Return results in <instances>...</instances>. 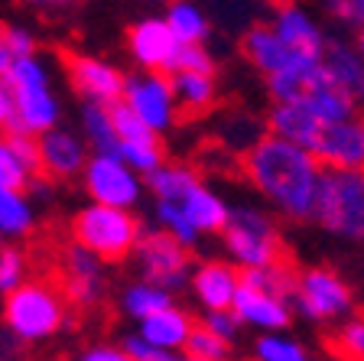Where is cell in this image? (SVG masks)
<instances>
[{
    "instance_id": "cell-48",
    "label": "cell",
    "mask_w": 364,
    "mask_h": 361,
    "mask_svg": "<svg viewBox=\"0 0 364 361\" xmlns=\"http://www.w3.org/2000/svg\"><path fill=\"white\" fill-rule=\"evenodd\" d=\"M179 361H196V358H179Z\"/></svg>"
},
{
    "instance_id": "cell-23",
    "label": "cell",
    "mask_w": 364,
    "mask_h": 361,
    "mask_svg": "<svg viewBox=\"0 0 364 361\" xmlns=\"http://www.w3.org/2000/svg\"><path fill=\"white\" fill-rule=\"evenodd\" d=\"M322 66L341 91H348L355 101H364V59L358 49H351L345 43H332L326 49Z\"/></svg>"
},
{
    "instance_id": "cell-2",
    "label": "cell",
    "mask_w": 364,
    "mask_h": 361,
    "mask_svg": "<svg viewBox=\"0 0 364 361\" xmlns=\"http://www.w3.org/2000/svg\"><path fill=\"white\" fill-rule=\"evenodd\" d=\"M0 88L7 91L10 105H14V117H10L7 134H33L43 137L55 130L59 124V101L49 91V75H46L43 62L33 59H16L10 72L0 78Z\"/></svg>"
},
{
    "instance_id": "cell-7",
    "label": "cell",
    "mask_w": 364,
    "mask_h": 361,
    "mask_svg": "<svg viewBox=\"0 0 364 361\" xmlns=\"http://www.w3.org/2000/svg\"><path fill=\"white\" fill-rule=\"evenodd\" d=\"M293 306L312 323H328L351 313V290L348 283L328 267H309L299 273Z\"/></svg>"
},
{
    "instance_id": "cell-39",
    "label": "cell",
    "mask_w": 364,
    "mask_h": 361,
    "mask_svg": "<svg viewBox=\"0 0 364 361\" xmlns=\"http://www.w3.org/2000/svg\"><path fill=\"white\" fill-rule=\"evenodd\" d=\"M176 72H192V75H215V62L205 53V46H182ZM173 72V75H176Z\"/></svg>"
},
{
    "instance_id": "cell-17",
    "label": "cell",
    "mask_w": 364,
    "mask_h": 361,
    "mask_svg": "<svg viewBox=\"0 0 364 361\" xmlns=\"http://www.w3.org/2000/svg\"><path fill=\"white\" fill-rule=\"evenodd\" d=\"M192 290H196L198 303L208 313H228L235 309V300L241 293V273L231 263L221 261H208L202 267H196L192 273Z\"/></svg>"
},
{
    "instance_id": "cell-40",
    "label": "cell",
    "mask_w": 364,
    "mask_h": 361,
    "mask_svg": "<svg viewBox=\"0 0 364 361\" xmlns=\"http://www.w3.org/2000/svg\"><path fill=\"white\" fill-rule=\"evenodd\" d=\"M124 352H127L134 361H179V355L163 352V348L150 345L144 335H130V339L124 342Z\"/></svg>"
},
{
    "instance_id": "cell-6",
    "label": "cell",
    "mask_w": 364,
    "mask_h": 361,
    "mask_svg": "<svg viewBox=\"0 0 364 361\" xmlns=\"http://www.w3.org/2000/svg\"><path fill=\"white\" fill-rule=\"evenodd\" d=\"M225 244L231 257L241 263V271H260V267H273V263L287 261V248H283V238L277 231V221L267 211L250 209V205L231 209Z\"/></svg>"
},
{
    "instance_id": "cell-8",
    "label": "cell",
    "mask_w": 364,
    "mask_h": 361,
    "mask_svg": "<svg viewBox=\"0 0 364 361\" xmlns=\"http://www.w3.org/2000/svg\"><path fill=\"white\" fill-rule=\"evenodd\" d=\"M85 186H88L95 205H107V209H134L140 202V192H144V182L140 176L124 163L121 157H95L85 166Z\"/></svg>"
},
{
    "instance_id": "cell-22",
    "label": "cell",
    "mask_w": 364,
    "mask_h": 361,
    "mask_svg": "<svg viewBox=\"0 0 364 361\" xmlns=\"http://www.w3.org/2000/svg\"><path fill=\"white\" fill-rule=\"evenodd\" d=\"M196 332L189 313H182L179 306H169L163 313H153L150 319L140 323V335H144L150 345L163 348V352H176V348L189 345V335Z\"/></svg>"
},
{
    "instance_id": "cell-33",
    "label": "cell",
    "mask_w": 364,
    "mask_h": 361,
    "mask_svg": "<svg viewBox=\"0 0 364 361\" xmlns=\"http://www.w3.org/2000/svg\"><path fill=\"white\" fill-rule=\"evenodd\" d=\"M36 176L23 166V159L16 157V150L10 147L7 137H0V186L14 189V192H26L33 186Z\"/></svg>"
},
{
    "instance_id": "cell-25",
    "label": "cell",
    "mask_w": 364,
    "mask_h": 361,
    "mask_svg": "<svg viewBox=\"0 0 364 361\" xmlns=\"http://www.w3.org/2000/svg\"><path fill=\"white\" fill-rule=\"evenodd\" d=\"M176 105L182 114H205L215 101V78L212 75H192V72H176L169 75Z\"/></svg>"
},
{
    "instance_id": "cell-28",
    "label": "cell",
    "mask_w": 364,
    "mask_h": 361,
    "mask_svg": "<svg viewBox=\"0 0 364 361\" xmlns=\"http://www.w3.org/2000/svg\"><path fill=\"white\" fill-rule=\"evenodd\" d=\"M33 231V205L23 192L0 186V234L4 238H23Z\"/></svg>"
},
{
    "instance_id": "cell-19",
    "label": "cell",
    "mask_w": 364,
    "mask_h": 361,
    "mask_svg": "<svg viewBox=\"0 0 364 361\" xmlns=\"http://www.w3.org/2000/svg\"><path fill=\"white\" fill-rule=\"evenodd\" d=\"M39 157H43V176H53V179H68L88 166L85 143L62 127L39 137Z\"/></svg>"
},
{
    "instance_id": "cell-13",
    "label": "cell",
    "mask_w": 364,
    "mask_h": 361,
    "mask_svg": "<svg viewBox=\"0 0 364 361\" xmlns=\"http://www.w3.org/2000/svg\"><path fill=\"white\" fill-rule=\"evenodd\" d=\"M241 49L250 66L260 68L267 78L289 75V72H309V68L322 66V62H316V59L296 56L289 46H283V39L277 36L270 26H250L241 39Z\"/></svg>"
},
{
    "instance_id": "cell-43",
    "label": "cell",
    "mask_w": 364,
    "mask_h": 361,
    "mask_svg": "<svg viewBox=\"0 0 364 361\" xmlns=\"http://www.w3.org/2000/svg\"><path fill=\"white\" fill-rule=\"evenodd\" d=\"M7 49L14 59H33L36 39H33L30 30H23V26H7Z\"/></svg>"
},
{
    "instance_id": "cell-5",
    "label": "cell",
    "mask_w": 364,
    "mask_h": 361,
    "mask_svg": "<svg viewBox=\"0 0 364 361\" xmlns=\"http://www.w3.org/2000/svg\"><path fill=\"white\" fill-rule=\"evenodd\" d=\"M312 221H318L335 238L364 244V169H326Z\"/></svg>"
},
{
    "instance_id": "cell-30",
    "label": "cell",
    "mask_w": 364,
    "mask_h": 361,
    "mask_svg": "<svg viewBox=\"0 0 364 361\" xmlns=\"http://www.w3.org/2000/svg\"><path fill=\"white\" fill-rule=\"evenodd\" d=\"M173 306V300H169V290H163V286L156 283H146V280H140V283L127 286V293H124V309H127V316L134 319H150L153 313H163V309Z\"/></svg>"
},
{
    "instance_id": "cell-3",
    "label": "cell",
    "mask_w": 364,
    "mask_h": 361,
    "mask_svg": "<svg viewBox=\"0 0 364 361\" xmlns=\"http://www.w3.org/2000/svg\"><path fill=\"white\" fill-rule=\"evenodd\" d=\"M72 238L78 248L91 251L98 261H124L127 254H136L144 231L127 209L88 205L72 219Z\"/></svg>"
},
{
    "instance_id": "cell-12",
    "label": "cell",
    "mask_w": 364,
    "mask_h": 361,
    "mask_svg": "<svg viewBox=\"0 0 364 361\" xmlns=\"http://www.w3.org/2000/svg\"><path fill=\"white\" fill-rule=\"evenodd\" d=\"M124 105L144 120L153 134H159V130H166L173 124V114H176L173 85H169L166 75H153V72L134 75V78H127Z\"/></svg>"
},
{
    "instance_id": "cell-14",
    "label": "cell",
    "mask_w": 364,
    "mask_h": 361,
    "mask_svg": "<svg viewBox=\"0 0 364 361\" xmlns=\"http://www.w3.org/2000/svg\"><path fill=\"white\" fill-rule=\"evenodd\" d=\"M59 290L75 306H95L101 300V293H105L101 261L91 251L68 244L59 257Z\"/></svg>"
},
{
    "instance_id": "cell-47",
    "label": "cell",
    "mask_w": 364,
    "mask_h": 361,
    "mask_svg": "<svg viewBox=\"0 0 364 361\" xmlns=\"http://www.w3.org/2000/svg\"><path fill=\"white\" fill-rule=\"evenodd\" d=\"M0 251H4V234H0Z\"/></svg>"
},
{
    "instance_id": "cell-26",
    "label": "cell",
    "mask_w": 364,
    "mask_h": 361,
    "mask_svg": "<svg viewBox=\"0 0 364 361\" xmlns=\"http://www.w3.org/2000/svg\"><path fill=\"white\" fill-rule=\"evenodd\" d=\"M146 186L150 192L159 199V202H173V205H182L189 199L192 189H198V176L192 173L189 166H163L156 173L146 176Z\"/></svg>"
},
{
    "instance_id": "cell-31",
    "label": "cell",
    "mask_w": 364,
    "mask_h": 361,
    "mask_svg": "<svg viewBox=\"0 0 364 361\" xmlns=\"http://www.w3.org/2000/svg\"><path fill=\"white\" fill-rule=\"evenodd\" d=\"M332 352L341 361H364V316H348L335 329L332 335Z\"/></svg>"
},
{
    "instance_id": "cell-21",
    "label": "cell",
    "mask_w": 364,
    "mask_h": 361,
    "mask_svg": "<svg viewBox=\"0 0 364 361\" xmlns=\"http://www.w3.org/2000/svg\"><path fill=\"white\" fill-rule=\"evenodd\" d=\"M303 105L316 114V120L322 124V127H328V124H345V120L358 117V114H355L358 111V101L351 98L348 91H341L338 85L328 78L326 66H322V75L316 78L312 91L303 98Z\"/></svg>"
},
{
    "instance_id": "cell-18",
    "label": "cell",
    "mask_w": 364,
    "mask_h": 361,
    "mask_svg": "<svg viewBox=\"0 0 364 361\" xmlns=\"http://www.w3.org/2000/svg\"><path fill=\"white\" fill-rule=\"evenodd\" d=\"M267 127L273 137H280L287 143H296L303 150H316L318 137H322V124L316 120V114L303 105V101H289V105H273L267 114Z\"/></svg>"
},
{
    "instance_id": "cell-37",
    "label": "cell",
    "mask_w": 364,
    "mask_h": 361,
    "mask_svg": "<svg viewBox=\"0 0 364 361\" xmlns=\"http://www.w3.org/2000/svg\"><path fill=\"white\" fill-rule=\"evenodd\" d=\"M23 271H26V261H23V251L16 248H4L0 251V293H14L20 290L26 280H23Z\"/></svg>"
},
{
    "instance_id": "cell-46",
    "label": "cell",
    "mask_w": 364,
    "mask_h": 361,
    "mask_svg": "<svg viewBox=\"0 0 364 361\" xmlns=\"http://www.w3.org/2000/svg\"><path fill=\"white\" fill-rule=\"evenodd\" d=\"M358 53H361V59H364V30L358 33Z\"/></svg>"
},
{
    "instance_id": "cell-10",
    "label": "cell",
    "mask_w": 364,
    "mask_h": 361,
    "mask_svg": "<svg viewBox=\"0 0 364 361\" xmlns=\"http://www.w3.org/2000/svg\"><path fill=\"white\" fill-rule=\"evenodd\" d=\"M127 43H130V56H134L146 72L153 75H173L179 66V53L182 43L173 36L166 20H140L127 30Z\"/></svg>"
},
{
    "instance_id": "cell-1",
    "label": "cell",
    "mask_w": 364,
    "mask_h": 361,
    "mask_svg": "<svg viewBox=\"0 0 364 361\" xmlns=\"http://www.w3.org/2000/svg\"><path fill=\"white\" fill-rule=\"evenodd\" d=\"M241 163H244V176L287 219L293 221L316 219L318 186H322L326 169L309 150L267 134L250 143Z\"/></svg>"
},
{
    "instance_id": "cell-36",
    "label": "cell",
    "mask_w": 364,
    "mask_h": 361,
    "mask_svg": "<svg viewBox=\"0 0 364 361\" xmlns=\"http://www.w3.org/2000/svg\"><path fill=\"white\" fill-rule=\"evenodd\" d=\"M107 108H111V120H114V130H117V140H121V143L153 140V137H156L144 124V120H140L127 105H124V101H117V105H107Z\"/></svg>"
},
{
    "instance_id": "cell-35",
    "label": "cell",
    "mask_w": 364,
    "mask_h": 361,
    "mask_svg": "<svg viewBox=\"0 0 364 361\" xmlns=\"http://www.w3.org/2000/svg\"><path fill=\"white\" fill-rule=\"evenodd\" d=\"M254 355H257V361H309L306 348L287 335H260Z\"/></svg>"
},
{
    "instance_id": "cell-11",
    "label": "cell",
    "mask_w": 364,
    "mask_h": 361,
    "mask_svg": "<svg viewBox=\"0 0 364 361\" xmlns=\"http://www.w3.org/2000/svg\"><path fill=\"white\" fill-rule=\"evenodd\" d=\"M68 68V82L78 95L88 98V105H117L124 101L127 91V78L121 75V68H114L111 62L95 59V56H62Z\"/></svg>"
},
{
    "instance_id": "cell-38",
    "label": "cell",
    "mask_w": 364,
    "mask_h": 361,
    "mask_svg": "<svg viewBox=\"0 0 364 361\" xmlns=\"http://www.w3.org/2000/svg\"><path fill=\"white\" fill-rule=\"evenodd\" d=\"M10 140V147L16 150V157L23 159V166L33 176H43V157H39V137L33 134H4Z\"/></svg>"
},
{
    "instance_id": "cell-34",
    "label": "cell",
    "mask_w": 364,
    "mask_h": 361,
    "mask_svg": "<svg viewBox=\"0 0 364 361\" xmlns=\"http://www.w3.org/2000/svg\"><path fill=\"white\" fill-rule=\"evenodd\" d=\"M186 358L196 361H228L231 358V345L225 339H218L215 332H208L205 325H196V332L189 335V345H186Z\"/></svg>"
},
{
    "instance_id": "cell-32",
    "label": "cell",
    "mask_w": 364,
    "mask_h": 361,
    "mask_svg": "<svg viewBox=\"0 0 364 361\" xmlns=\"http://www.w3.org/2000/svg\"><path fill=\"white\" fill-rule=\"evenodd\" d=\"M156 221H159V231L173 234L176 241H179L182 248H189V244H196L198 238V228L189 221V215L179 209V205L173 202H156Z\"/></svg>"
},
{
    "instance_id": "cell-45",
    "label": "cell",
    "mask_w": 364,
    "mask_h": 361,
    "mask_svg": "<svg viewBox=\"0 0 364 361\" xmlns=\"http://www.w3.org/2000/svg\"><path fill=\"white\" fill-rule=\"evenodd\" d=\"M10 117H14V105H10L7 91L0 88V130H7V127H10Z\"/></svg>"
},
{
    "instance_id": "cell-9",
    "label": "cell",
    "mask_w": 364,
    "mask_h": 361,
    "mask_svg": "<svg viewBox=\"0 0 364 361\" xmlns=\"http://www.w3.org/2000/svg\"><path fill=\"white\" fill-rule=\"evenodd\" d=\"M136 263L144 271L146 283H156L163 290H179L189 283V254L179 241L166 231H146L136 244Z\"/></svg>"
},
{
    "instance_id": "cell-15",
    "label": "cell",
    "mask_w": 364,
    "mask_h": 361,
    "mask_svg": "<svg viewBox=\"0 0 364 361\" xmlns=\"http://www.w3.org/2000/svg\"><path fill=\"white\" fill-rule=\"evenodd\" d=\"M312 157L322 163V169H345V173L364 169V117L322 127Z\"/></svg>"
},
{
    "instance_id": "cell-29",
    "label": "cell",
    "mask_w": 364,
    "mask_h": 361,
    "mask_svg": "<svg viewBox=\"0 0 364 361\" xmlns=\"http://www.w3.org/2000/svg\"><path fill=\"white\" fill-rule=\"evenodd\" d=\"M163 20L169 23L173 36L179 39L182 46H202V39L208 36V20H205V14L198 7H192V4H173Z\"/></svg>"
},
{
    "instance_id": "cell-42",
    "label": "cell",
    "mask_w": 364,
    "mask_h": 361,
    "mask_svg": "<svg viewBox=\"0 0 364 361\" xmlns=\"http://www.w3.org/2000/svg\"><path fill=\"white\" fill-rule=\"evenodd\" d=\"M202 325L231 345V342H235V335H237V329H241V319L235 316V309H228V313H208Z\"/></svg>"
},
{
    "instance_id": "cell-16",
    "label": "cell",
    "mask_w": 364,
    "mask_h": 361,
    "mask_svg": "<svg viewBox=\"0 0 364 361\" xmlns=\"http://www.w3.org/2000/svg\"><path fill=\"white\" fill-rule=\"evenodd\" d=\"M270 30L277 33V36L283 39V46H289L296 56H306V59H316V62L326 59L328 43H326V36H322V30H318V23L312 20L303 7H296V4L277 7Z\"/></svg>"
},
{
    "instance_id": "cell-41",
    "label": "cell",
    "mask_w": 364,
    "mask_h": 361,
    "mask_svg": "<svg viewBox=\"0 0 364 361\" xmlns=\"http://www.w3.org/2000/svg\"><path fill=\"white\" fill-rule=\"evenodd\" d=\"M326 10L338 23H345V26H355L358 33L364 30V0H335Z\"/></svg>"
},
{
    "instance_id": "cell-20",
    "label": "cell",
    "mask_w": 364,
    "mask_h": 361,
    "mask_svg": "<svg viewBox=\"0 0 364 361\" xmlns=\"http://www.w3.org/2000/svg\"><path fill=\"white\" fill-rule=\"evenodd\" d=\"M235 316L247 325H257V329L277 332L287 329L289 319H293V303L280 300V296L260 293V290H250V286H241V293L235 300Z\"/></svg>"
},
{
    "instance_id": "cell-27",
    "label": "cell",
    "mask_w": 364,
    "mask_h": 361,
    "mask_svg": "<svg viewBox=\"0 0 364 361\" xmlns=\"http://www.w3.org/2000/svg\"><path fill=\"white\" fill-rule=\"evenodd\" d=\"M82 120H85V134H88L95 153H101V157H121V140H117V130H114L111 108L88 105V101H85Z\"/></svg>"
},
{
    "instance_id": "cell-4",
    "label": "cell",
    "mask_w": 364,
    "mask_h": 361,
    "mask_svg": "<svg viewBox=\"0 0 364 361\" xmlns=\"http://www.w3.org/2000/svg\"><path fill=\"white\" fill-rule=\"evenodd\" d=\"M65 319H68V313H65L62 290L53 283H43V280L23 283L4 303V323L23 342L49 339V335H55L65 325Z\"/></svg>"
},
{
    "instance_id": "cell-44",
    "label": "cell",
    "mask_w": 364,
    "mask_h": 361,
    "mask_svg": "<svg viewBox=\"0 0 364 361\" xmlns=\"http://www.w3.org/2000/svg\"><path fill=\"white\" fill-rule=\"evenodd\" d=\"M78 361H134L124 348H111V345H95L88 352H82Z\"/></svg>"
},
{
    "instance_id": "cell-24",
    "label": "cell",
    "mask_w": 364,
    "mask_h": 361,
    "mask_svg": "<svg viewBox=\"0 0 364 361\" xmlns=\"http://www.w3.org/2000/svg\"><path fill=\"white\" fill-rule=\"evenodd\" d=\"M179 209L189 215V221L198 228V234H202V231H225L228 219H231V209H228V205L215 196L212 189H205V186L192 189L189 199H186Z\"/></svg>"
}]
</instances>
